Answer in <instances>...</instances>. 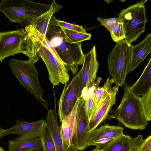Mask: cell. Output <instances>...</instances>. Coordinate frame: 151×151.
I'll list each match as a JSON object with an SVG mask.
<instances>
[{
	"label": "cell",
	"instance_id": "cell-18",
	"mask_svg": "<svg viewBox=\"0 0 151 151\" xmlns=\"http://www.w3.org/2000/svg\"><path fill=\"white\" fill-rule=\"evenodd\" d=\"M63 6L56 2L55 0L52 1L50 9L46 12L35 19L31 24L40 33L45 36L47 28L52 17L54 14L62 9Z\"/></svg>",
	"mask_w": 151,
	"mask_h": 151
},
{
	"label": "cell",
	"instance_id": "cell-21",
	"mask_svg": "<svg viewBox=\"0 0 151 151\" xmlns=\"http://www.w3.org/2000/svg\"><path fill=\"white\" fill-rule=\"evenodd\" d=\"M151 87V57L141 75L130 88L133 92L139 96Z\"/></svg>",
	"mask_w": 151,
	"mask_h": 151
},
{
	"label": "cell",
	"instance_id": "cell-33",
	"mask_svg": "<svg viewBox=\"0 0 151 151\" xmlns=\"http://www.w3.org/2000/svg\"><path fill=\"white\" fill-rule=\"evenodd\" d=\"M0 151H5L1 147H0Z\"/></svg>",
	"mask_w": 151,
	"mask_h": 151
},
{
	"label": "cell",
	"instance_id": "cell-5",
	"mask_svg": "<svg viewBox=\"0 0 151 151\" xmlns=\"http://www.w3.org/2000/svg\"><path fill=\"white\" fill-rule=\"evenodd\" d=\"M132 45L126 39L116 43L107 60L109 73L116 86L122 87L127 74L130 72Z\"/></svg>",
	"mask_w": 151,
	"mask_h": 151
},
{
	"label": "cell",
	"instance_id": "cell-28",
	"mask_svg": "<svg viewBox=\"0 0 151 151\" xmlns=\"http://www.w3.org/2000/svg\"><path fill=\"white\" fill-rule=\"evenodd\" d=\"M97 19L109 32L111 28L119 20L117 18H102L99 17Z\"/></svg>",
	"mask_w": 151,
	"mask_h": 151
},
{
	"label": "cell",
	"instance_id": "cell-25",
	"mask_svg": "<svg viewBox=\"0 0 151 151\" xmlns=\"http://www.w3.org/2000/svg\"><path fill=\"white\" fill-rule=\"evenodd\" d=\"M40 138L42 142V151H56L52 138L47 128L43 130Z\"/></svg>",
	"mask_w": 151,
	"mask_h": 151
},
{
	"label": "cell",
	"instance_id": "cell-23",
	"mask_svg": "<svg viewBox=\"0 0 151 151\" xmlns=\"http://www.w3.org/2000/svg\"><path fill=\"white\" fill-rule=\"evenodd\" d=\"M144 115L148 121L151 120V87L139 97Z\"/></svg>",
	"mask_w": 151,
	"mask_h": 151
},
{
	"label": "cell",
	"instance_id": "cell-12",
	"mask_svg": "<svg viewBox=\"0 0 151 151\" xmlns=\"http://www.w3.org/2000/svg\"><path fill=\"white\" fill-rule=\"evenodd\" d=\"M12 127L4 129L3 135L17 134L19 139H32L40 137L43 130L46 128L45 120L42 119L29 122L24 120H16Z\"/></svg>",
	"mask_w": 151,
	"mask_h": 151
},
{
	"label": "cell",
	"instance_id": "cell-13",
	"mask_svg": "<svg viewBox=\"0 0 151 151\" xmlns=\"http://www.w3.org/2000/svg\"><path fill=\"white\" fill-rule=\"evenodd\" d=\"M119 87L115 86L112 88L109 94L99 106L89 121L88 132L96 129L106 117L112 106L116 102V97Z\"/></svg>",
	"mask_w": 151,
	"mask_h": 151
},
{
	"label": "cell",
	"instance_id": "cell-4",
	"mask_svg": "<svg viewBox=\"0 0 151 151\" xmlns=\"http://www.w3.org/2000/svg\"><path fill=\"white\" fill-rule=\"evenodd\" d=\"M8 64L18 81L45 109L48 110V102L42 97L43 90L40 85L38 72L33 62L30 59L23 60L12 58L9 60Z\"/></svg>",
	"mask_w": 151,
	"mask_h": 151
},
{
	"label": "cell",
	"instance_id": "cell-26",
	"mask_svg": "<svg viewBox=\"0 0 151 151\" xmlns=\"http://www.w3.org/2000/svg\"><path fill=\"white\" fill-rule=\"evenodd\" d=\"M95 108V104L92 95L87 98H85V110L89 121L93 114Z\"/></svg>",
	"mask_w": 151,
	"mask_h": 151
},
{
	"label": "cell",
	"instance_id": "cell-9",
	"mask_svg": "<svg viewBox=\"0 0 151 151\" xmlns=\"http://www.w3.org/2000/svg\"><path fill=\"white\" fill-rule=\"evenodd\" d=\"M81 73L80 70L68 84H65L58 101V115L60 122L70 113L79 97Z\"/></svg>",
	"mask_w": 151,
	"mask_h": 151
},
{
	"label": "cell",
	"instance_id": "cell-11",
	"mask_svg": "<svg viewBox=\"0 0 151 151\" xmlns=\"http://www.w3.org/2000/svg\"><path fill=\"white\" fill-rule=\"evenodd\" d=\"M85 97L80 96L77 109L75 133L72 141L78 151H83L88 147L89 120L85 111Z\"/></svg>",
	"mask_w": 151,
	"mask_h": 151
},
{
	"label": "cell",
	"instance_id": "cell-30",
	"mask_svg": "<svg viewBox=\"0 0 151 151\" xmlns=\"http://www.w3.org/2000/svg\"><path fill=\"white\" fill-rule=\"evenodd\" d=\"M138 151H151V135L142 140L139 147Z\"/></svg>",
	"mask_w": 151,
	"mask_h": 151
},
{
	"label": "cell",
	"instance_id": "cell-32",
	"mask_svg": "<svg viewBox=\"0 0 151 151\" xmlns=\"http://www.w3.org/2000/svg\"><path fill=\"white\" fill-rule=\"evenodd\" d=\"M91 151H102V149H99L96 147L95 149Z\"/></svg>",
	"mask_w": 151,
	"mask_h": 151
},
{
	"label": "cell",
	"instance_id": "cell-16",
	"mask_svg": "<svg viewBox=\"0 0 151 151\" xmlns=\"http://www.w3.org/2000/svg\"><path fill=\"white\" fill-rule=\"evenodd\" d=\"M46 128L53 140L56 151H65L60 133V125L57 119L56 110L51 109L47 111L45 120Z\"/></svg>",
	"mask_w": 151,
	"mask_h": 151
},
{
	"label": "cell",
	"instance_id": "cell-7",
	"mask_svg": "<svg viewBox=\"0 0 151 151\" xmlns=\"http://www.w3.org/2000/svg\"><path fill=\"white\" fill-rule=\"evenodd\" d=\"M55 42H59L54 47L60 58L65 64L67 69L75 74L78 71V66L82 65L84 60L81 42L70 43L65 42L63 37Z\"/></svg>",
	"mask_w": 151,
	"mask_h": 151
},
{
	"label": "cell",
	"instance_id": "cell-22",
	"mask_svg": "<svg viewBox=\"0 0 151 151\" xmlns=\"http://www.w3.org/2000/svg\"><path fill=\"white\" fill-rule=\"evenodd\" d=\"M61 28L63 31V38L65 42L70 43H75L91 39V35L90 33L78 32Z\"/></svg>",
	"mask_w": 151,
	"mask_h": 151
},
{
	"label": "cell",
	"instance_id": "cell-31",
	"mask_svg": "<svg viewBox=\"0 0 151 151\" xmlns=\"http://www.w3.org/2000/svg\"><path fill=\"white\" fill-rule=\"evenodd\" d=\"M4 129L0 126V138H2L3 135Z\"/></svg>",
	"mask_w": 151,
	"mask_h": 151
},
{
	"label": "cell",
	"instance_id": "cell-27",
	"mask_svg": "<svg viewBox=\"0 0 151 151\" xmlns=\"http://www.w3.org/2000/svg\"><path fill=\"white\" fill-rule=\"evenodd\" d=\"M59 26L64 29L78 32L86 33V30L81 26L65 22L58 20Z\"/></svg>",
	"mask_w": 151,
	"mask_h": 151
},
{
	"label": "cell",
	"instance_id": "cell-15",
	"mask_svg": "<svg viewBox=\"0 0 151 151\" xmlns=\"http://www.w3.org/2000/svg\"><path fill=\"white\" fill-rule=\"evenodd\" d=\"M151 52V34L147 35L140 43L132 45V56L130 72L138 67Z\"/></svg>",
	"mask_w": 151,
	"mask_h": 151
},
{
	"label": "cell",
	"instance_id": "cell-14",
	"mask_svg": "<svg viewBox=\"0 0 151 151\" xmlns=\"http://www.w3.org/2000/svg\"><path fill=\"white\" fill-rule=\"evenodd\" d=\"M143 139L141 134L134 138L123 134L115 138L103 148L102 151H138Z\"/></svg>",
	"mask_w": 151,
	"mask_h": 151
},
{
	"label": "cell",
	"instance_id": "cell-29",
	"mask_svg": "<svg viewBox=\"0 0 151 151\" xmlns=\"http://www.w3.org/2000/svg\"><path fill=\"white\" fill-rule=\"evenodd\" d=\"M115 138H105L99 139L92 144V145L95 146L96 148L101 149L106 146Z\"/></svg>",
	"mask_w": 151,
	"mask_h": 151
},
{
	"label": "cell",
	"instance_id": "cell-1",
	"mask_svg": "<svg viewBox=\"0 0 151 151\" xmlns=\"http://www.w3.org/2000/svg\"><path fill=\"white\" fill-rule=\"evenodd\" d=\"M26 32L25 48L22 53L35 63L39 58L44 62L48 72L49 79L54 86L60 83L65 84L70 76L66 65L56 57L50 50L47 42L49 40L31 24L25 27Z\"/></svg>",
	"mask_w": 151,
	"mask_h": 151
},
{
	"label": "cell",
	"instance_id": "cell-10",
	"mask_svg": "<svg viewBox=\"0 0 151 151\" xmlns=\"http://www.w3.org/2000/svg\"><path fill=\"white\" fill-rule=\"evenodd\" d=\"M84 57L83 66L80 70L79 97L82 96L84 90L88 92L90 89L94 87L99 66L95 45L89 52L84 55Z\"/></svg>",
	"mask_w": 151,
	"mask_h": 151
},
{
	"label": "cell",
	"instance_id": "cell-24",
	"mask_svg": "<svg viewBox=\"0 0 151 151\" xmlns=\"http://www.w3.org/2000/svg\"><path fill=\"white\" fill-rule=\"evenodd\" d=\"M109 32L112 40L116 43L125 39L124 27L119 21L114 24Z\"/></svg>",
	"mask_w": 151,
	"mask_h": 151
},
{
	"label": "cell",
	"instance_id": "cell-34",
	"mask_svg": "<svg viewBox=\"0 0 151 151\" xmlns=\"http://www.w3.org/2000/svg\"><path fill=\"white\" fill-rule=\"evenodd\" d=\"M33 151H42V149H38V150H35Z\"/></svg>",
	"mask_w": 151,
	"mask_h": 151
},
{
	"label": "cell",
	"instance_id": "cell-2",
	"mask_svg": "<svg viewBox=\"0 0 151 151\" xmlns=\"http://www.w3.org/2000/svg\"><path fill=\"white\" fill-rule=\"evenodd\" d=\"M130 85L126 82L122 87L124 94L121 101L114 111L116 118L125 127L133 129L143 130L147 126L141 104L139 96L130 88Z\"/></svg>",
	"mask_w": 151,
	"mask_h": 151
},
{
	"label": "cell",
	"instance_id": "cell-3",
	"mask_svg": "<svg viewBox=\"0 0 151 151\" xmlns=\"http://www.w3.org/2000/svg\"><path fill=\"white\" fill-rule=\"evenodd\" d=\"M48 5L29 0H2L0 11L11 22L19 23L25 27L50 8Z\"/></svg>",
	"mask_w": 151,
	"mask_h": 151
},
{
	"label": "cell",
	"instance_id": "cell-19",
	"mask_svg": "<svg viewBox=\"0 0 151 151\" xmlns=\"http://www.w3.org/2000/svg\"><path fill=\"white\" fill-rule=\"evenodd\" d=\"M101 79V78L100 77L97 78V81L95 82L93 87L94 88L91 95L95 106L93 115L99 106L110 93L112 84L114 83L113 79L112 78L110 79V77H109L103 86L100 87L99 85Z\"/></svg>",
	"mask_w": 151,
	"mask_h": 151
},
{
	"label": "cell",
	"instance_id": "cell-20",
	"mask_svg": "<svg viewBox=\"0 0 151 151\" xmlns=\"http://www.w3.org/2000/svg\"><path fill=\"white\" fill-rule=\"evenodd\" d=\"M42 149V144L40 137L27 139L17 138L8 142L9 151H33Z\"/></svg>",
	"mask_w": 151,
	"mask_h": 151
},
{
	"label": "cell",
	"instance_id": "cell-17",
	"mask_svg": "<svg viewBox=\"0 0 151 151\" xmlns=\"http://www.w3.org/2000/svg\"><path fill=\"white\" fill-rule=\"evenodd\" d=\"M124 128L109 124L103 125L99 128L88 132L87 147L92 145L95 141L103 138H116L123 134Z\"/></svg>",
	"mask_w": 151,
	"mask_h": 151
},
{
	"label": "cell",
	"instance_id": "cell-8",
	"mask_svg": "<svg viewBox=\"0 0 151 151\" xmlns=\"http://www.w3.org/2000/svg\"><path fill=\"white\" fill-rule=\"evenodd\" d=\"M26 32L21 28L0 32V61L10 56L22 53L24 50Z\"/></svg>",
	"mask_w": 151,
	"mask_h": 151
},
{
	"label": "cell",
	"instance_id": "cell-6",
	"mask_svg": "<svg viewBox=\"0 0 151 151\" xmlns=\"http://www.w3.org/2000/svg\"><path fill=\"white\" fill-rule=\"evenodd\" d=\"M147 0H142L123 9L117 18L122 23L125 31V39L131 44L145 30L147 21L145 4Z\"/></svg>",
	"mask_w": 151,
	"mask_h": 151
}]
</instances>
